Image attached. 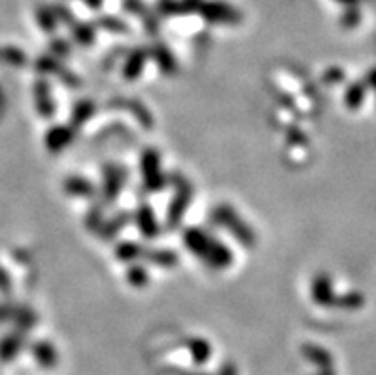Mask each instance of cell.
I'll return each instance as SVG.
<instances>
[{
	"label": "cell",
	"mask_w": 376,
	"mask_h": 375,
	"mask_svg": "<svg viewBox=\"0 0 376 375\" xmlns=\"http://www.w3.org/2000/svg\"><path fill=\"white\" fill-rule=\"evenodd\" d=\"M182 240H184L187 251L191 255L199 257L201 261H205L207 266L221 270V268H229L233 264L231 249L220 240H216L214 236L205 232L203 228H197V226L185 228L182 232Z\"/></svg>",
	"instance_id": "1"
},
{
	"label": "cell",
	"mask_w": 376,
	"mask_h": 375,
	"mask_svg": "<svg viewBox=\"0 0 376 375\" xmlns=\"http://www.w3.org/2000/svg\"><path fill=\"white\" fill-rule=\"evenodd\" d=\"M212 220H214L218 226H221V228H226L244 247L252 249L258 243V238H256L254 230L244 222L243 218L237 215V211L233 209L231 205H228V203L216 205L214 209H212Z\"/></svg>",
	"instance_id": "2"
},
{
	"label": "cell",
	"mask_w": 376,
	"mask_h": 375,
	"mask_svg": "<svg viewBox=\"0 0 376 375\" xmlns=\"http://www.w3.org/2000/svg\"><path fill=\"white\" fill-rule=\"evenodd\" d=\"M140 169L146 192H149V194H159V192H162V190L166 188L169 178L162 173L161 153H159L155 148H146V150L141 151Z\"/></svg>",
	"instance_id": "3"
},
{
	"label": "cell",
	"mask_w": 376,
	"mask_h": 375,
	"mask_svg": "<svg viewBox=\"0 0 376 375\" xmlns=\"http://www.w3.org/2000/svg\"><path fill=\"white\" fill-rule=\"evenodd\" d=\"M174 184H176V192H174V197L169 205V213H166V228L169 230H178L182 226L193 197V186L187 178L174 176Z\"/></svg>",
	"instance_id": "4"
},
{
	"label": "cell",
	"mask_w": 376,
	"mask_h": 375,
	"mask_svg": "<svg viewBox=\"0 0 376 375\" xmlns=\"http://www.w3.org/2000/svg\"><path fill=\"white\" fill-rule=\"evenodd\" d=\"M197 12L205 22L212 25H239L243 22V14L221 0H201Z\"/></svg>",
	"instance_id": "5"
},
{
	"label": "cell",
	"mask_w": 376,
	"mask_h": 375,
	"mask_svg": "<svg viewBox=\"0 0 376 375\" xmlns=\"http://www.w3.org/2000/svg\"><path fill=\"white\" fill-rule=\"evenodd\" d=\"M126 184V169L115 163H105L104 173H102V197L100 205L109 207L117 201V197L123 194V188Z\"/></svg>",
	"instance_id": "6"
},
{
	"label": "cell",
	"mask_w": 376,
	"mask_h": 375,
	"mask_svg": "<svg viewBox=\"0 0 376 375\" xmlns=\"http://www.w3.org/2000/svg\"><path fill=\"white\" fill-rule=\"evenodd\" d=\"M35 69L42 75H56L61 83L69 86V89H79L81 86V79L77 73H73L71 69H67L61 60H58L56 56H40L35 61Z\"/></svg>",
	"instance_id": "7"
},
{
	"label": "cell",
	"mask_w": 376,
	"mask_h": 375,
	"mask_svg": "<svg viewBox=\"0 0 376 375\" xmlns=\"http://www.w3.org/2000/svg\"><path fill=\"white\" fill-rule=\"evenodd\" d=\"M77 138V130L71 125H54L48 128L45 136V146L50 153H59L65 148H69Z\"/></svg>",
	"instance_id": "8"
},
{
	"label": "cell",
	"mask_w": 376,
	"mask_h": 375,
	"mask_svg": "<svg viewBox=\"0 0 376 375\" xmlns=\"http://www.w3.org/2000/svg\"><path fill=\"white\" fill-rule=\"evenodd\" d=\"M33 98H35V107H37L38 115L42 119H52L54 113H56V102L52 98L50 83L46 81L45 77L38 79L35 86H33Z\"/></svg>",
	"instance_id": "9"
},
{
	"label": "cell",
	"mask_w": 376,
	"mask_h": 375,
	"mask_svg": "<svg viewBox=\"0 0 376 375\" xmlns=\"http://www.w3.org/2000/svg\"><path fill=\"white\" fill-rule=\"evenodd\" d=\"M136 224H138V230L146 238V240H155L161 234V226H159V220H157V215L153 207L149 203H140V207L136 209Z\"/></svg>",
	"instance_id": "10"
},
{
	"label": "cell",
	"mask_w": 376,
	"mask_h": 375,
	"mask_svg": "<svg viewBox=\"0 0 376 375\" xmlns=\"http://www.w3.org/2000/svg\"><path fill=\"white\" fill-rule=\"evenodd\" d=\"M149 56L155 60L157 68L161 69V73H164V75H176L178 73L176 56L172 54V50L164 43H153L151 48H149Z\"/></svg>",
	"instance_id": "11"
},
{
	"label": "cell",
	"mask_w": 376,
	"mask_h": 375,
	"mask_svg": "<svg viewBox=\"0 0 376 375\" xmlns=\"http://www.w3.org/2000/svg\"><path fill=\"white\" fill-rule=\"evenodd\" d=\"M23 345H25V333L14 330L0 339V362L8 364V362L15 360V356L22 353Z\"/></svg>",
	"instance_id": "12"
},
{
	"label": "cell",
	"mask_w": 376,
	"mask_h": 375,
	"mask_svg": "<svg viewBox=\"0 0 376 375\" xmlns=\"http://www.w3.org/2000/svg\"><path fill=\"white\" fill-rule=\"evenodd\" d=\"M311 299L321 307H331L334 305V291H332V282L327 274H318L311 282Z\"/></svg>",
	"instance_id": "13"
},
{
	"label": "cell",
	"mask_w": 376,
	"mask_h": 375,
	"mask_svg": "<svg viewBox=\"0 0 376 375\" xmlns=\"http://www.w3.org/2000/svg\"><path fill=\"white\" fill-rule=\"evenodd\" d=\"M148 56L149 50H146V48H134L132 52L126 56L125 66H123V77L126 81H136L143 73Z\"/></svg>",
	"instance_id": "14"
},
{
	"label": "cell",
	"mask_w": 376,
	"mask_h": 375,
	"mask_svg": "<svg viewBox=\"0 0 376 375\" xmlns=\"http://www.w3.org/2000/svg\"><path fill=\"white\" fill-rule=\"evenodd\" d=\"M31 354H33V358L37 362L40 368H56V364H58L59 356L58 351H56V346L50 343V341H37V343H33L31 345Z\"/></svg>",
	"instance_id": "15"
},
{
	"label": "cell",
	"mask_w": 376,
	"mask_h": 375,
	"mask_svg": "<svg viewBox=\"0 0 376 375\" xmlns=\"http://www.w3.org/2000/svg\"><path fill=\"white\" fill-rule=\"evenodd\" d=\"M201 0H159L157 12L161 15H185L199 10Z\"/></svg>",
	"instance_id": "16"
},
{
	"label": "cell",
	"mask_w": 376,
	"mask_h": 375,
	"mask_svg": "<svg viewBox=\"0 0 376 375\" xmlns=\"http://www.w3.org/2000/svg\"><path fill=\"white\" fill-rule=\"evenodd\" d=\"M132 220V215L128 213V211H123V213H118L115 217H111L109 220H105L102 228L97 230V236H100V240L104 241H111L115 240L118 236V232H123L128 222Z\"/></svg>",
	"instance_id": "17"
},
{
	"label": "cell",
	"mask_w": 376,
	"mask_h": 375,
	"mask_svg": "<svg viewBox=\"0 0 376 375\" xmlns=\"http://www.w3.org/2000/svg\"><path fill=\"white\" fill-rule=\"evenodd\" d=\"M63 190L67 195H75V197H94L96 195V186L94 182L73 174V176H67L63 181Z\"/></svg>",
	"instance_id": "18"
},
{
	"label": "cell",
	"mask_w": 376,
	"mask_h": 375,
	"mask_svg": "<svg viewBox=\"0 0 376 375\" xmlns=\"http://www.w3.org/2000/svg\"><path fill=\"white\" fill-rule=\"evenodd\" d=\"M146 251H148V247H143L138 241H123L115 247V259L120 261V263L132 264L138 263V261H143Z\"/></svg>",
	"instance_id": "19"
},
{
	"label": "cell",
	"mask_w": 376,
	"mask_h": 375,
	"mask_svg": "<svg viewBox=\"0 0 376 375\" xmlns=\"http://www.w3.org/2000/svg\"><path fill=\"white\" fill-rule=\"evenodd\" d=\"M96 115V104L92 100H79L71 109V127L79 132L92 117Z\"/></svg>",
	"instance_id": "20"
},
{
	"label": "cell",
	"mask_w": 376,
	"mask_h": 375,
	"mask_svg": "<svg viewBox=\"0 0 376 375\" xmlns=\"http://www.w3.org/2000/svg\"><path fill=\"white\" fill-rule=\"evenodd\" d=\"M300 353L304 354V358L308 362H311L313 366H318L319 369H331L334 360L329 351H324L323 346L311 345V343H306V345L300 346Z\"/></svg>",
	"instance_id": "21"
},
{
	"label": "cell",
	"mask_w": 376,
	"mask_h": 375,
	"mask_svg": "<svg viewBox=\"0 0 376 375\" xmlns=\"http://www.w3.org/2000/svg\"><path fill=\"white\" fill-rule=\"evenodd\" d=\"M143 261L157 268H174L180 263V257L170 249H148Z\"/></svg>",
	"instance_id": "22"
},
{
	"label": "cell",
	"mask_w": 376,
	"mask_h": 375,
	"mask_svg": "<svg viewBox=\"0 0 376 375\" xmlns=\"http://www.w3.org/2000/svg\"><path fill=\"white\" fill-rule=\"evenodd\" d=\"M187 351L191 354V360L197 364V366H203V364H207L210 360V356H212V345L205 341V339L201 337H191L187 339Z\"/></svg>",
	"instance_id": "23"
},
{
	"label": "cell",
	"mask_w": 376,
	"mask_h": 375,
	"mask_svg": "<svg viewBox=\"0 0 376 375\" xmlns=\"http://www.w3.org/2000/svg\"><path fill=\"white\" fill-rule=\"evenodd\" d=\"M35 17H37V23L40 29L52 35L54 31L58 29V15H56V10L48 4H38L37 10H35Z\"/></svg>",
	"instance_id": "24"
},
{
	"label": "cell",
	"mask_w": 376,
	"mask_h": 375,
	"mask_svg": "<svg viewBox=\"0 0 376 375\" xmlns=\"http://www.w3.org/2000/svg\"><path fill=\"white\" fill-rule=\"evenodd\" d=\"M0 61L10 66V68L22 69L27 66L29 60H27V54L17 46H0Z\"/></svg>",
	"instance_id": "25"
},
{
	"label": "cell",
	"mask_w": 376,
	"mask_h": 375,
	"mask_svg": "<svg viewBox=\"0 0 376 375\" xmlns=\"http://www.w3.org/2000/svg\"><path fill=\"white\" fill-rule=\"evenodd\" d=\"M69 31H71V35L77 40V45L92 46L94 40H96V25L94 23L77 22Z\"/></svg>",
	"instance_id": "26"
},
{
	"label": "cell",
	"mask_w": 376,
	"mask_h": 375,
	"mask_svg": "<svg viewBox=\"0 0 376 375\" xmlns=\"http://www.w3.org/2000/svg\"><path fill=\"white\" fill-rule=\"evenodd\" d=\"M126 282L136 287V289H141L149 285V270L141 264H128V270H126Z\"/></svg>",
	"instance_id": "27"
},
{
	"label": "cell",
	"mask_w": 376,
	"mask_h": 375,
	"mask_svg": "<svg viewBox=\"0 0 376 375\" xmlns=\"http://www.w3.org/2000/svg\"><path fill=\"white\" fill-rule=\"evenodd\" d=\"M14 323H15V330L17 331H22V333H29V331L37 326V314H35L31 308L19 307L14 316Z\"/></svg>",
	"instance_id": "28"
},
{
	"label": "cell",
	"mask_w": 376,
	"mask_h": 375,
	"mask_svg": "<svg viewBox=\"0 0 376 375\" xmlns=\"http://www.w3.org/2000/svg\"><path fill=\"white\" fill-rule=\"evenodd\" d=\"M96 25L102 27V29L109 31V33H115V35H125V33H128L126 22L118 20L115 15H102V17H97Z\"/></svg>",
	"instance_id": "29"
},
{
	"label": "cell",
	"mask_w": 376,
	"mask_h": 375,
	"mask_svg": "<svg viewBox=\"0 0 376 375\" xmlns=\"http://www.w3.org/2000/svg\"><path fill=\"white\" fill-rule=\"evenodd\" d=\"M128 109H130V113H132L134 117L138 119V123H140L143 128H151L153 127V117H151V113L143 107V104L141 102H128Z\"/></svg>",
	"instance_id": "30"
},
{
	"label": "cell",
	"mask_w": 376,
	"mask_h": 375,
	"mask_svg": "<svg viewBox=\"0 0 376 375\" xmlns=\"http://www.w3.org/2000/svg\"><path fill=\"white\" fill-rule=\"evenodd\" d=\"M86 228H90V230H94V232H97L100 228H102V224H104V207L97 203V205H94L92 209L86 213Z\"/></svg>",
	"instance_id": "31"
},
{
	"label": "cell",
	"mask_w": 376,
	"mask_h": 375,
	"mask_svg": "<svg viewBox=\"0 0 376 375\" xmlns=\"http://www.w3.org/2000/svg\"><path fill=\"white\" fill-rule=\"evenodd\" d=\"M363 98H365V86L363 84H352L346 92V104L355 109V107L361 105Z\"/></svg>",
	"instance_id": "32"
},
{
	"label": "cell",
	"mask_w": 376,
	"mask_h": 375,
	"mask_svg": "<svg viewBox=\"0 0 376 375\" xmlns=\"http://www.w3.org/2000/svg\"><path fill=\"white\" fill-rule=\"evenodd\" d=\"M50 52L52 56H56L58 60H63V58H69L71 56V45L63 40V38H52L50 40Z\"/></svg>",
	"instance_id": "33"
},
{
	"label": "cell",
	"mask_w": 376,
	"mask_h": 375,
	"mask_svg": "<svg viewBox=\"0 0 376 375\" xmlns=\"http://www.w3.org/2000/svg\"><path fill=\"white\" fill-rule=\"evenodd\" d=\"M54 10H56V15H58V22L63 23L67 29H71L75 23L79 22V20L75 17L73 12H71V10H69L67 6H63V4H56V8H54Z\"/></svg>",
	"instance_id": "34"
},
{
	"label": "cell",
	"mask_w": 376,
	"mask_h": 375,
	"mask_svg": "<svg viewBox=\"0 0 376 375\" xmlns=\"http://www.w3.org/2000/svg\"><path fill=\"white\" fill-rule=\"evenodd\" d=\"M123 6H125L126 12H130V14L136 15H143L148 12V4H146L143 0H125Z\"/></svg>",
	"instance_id": "35"
},
{
	"label": "cell",
	"mask_w": 376,
	"mask_h": 375,
	"mask_svg": "<svg viewBox=\"0 0 376 375\" xmlns=\"http://www.w3.org/2000/svg\"><path fill=\"white\" fill-rule=\"evenodd\" d=\"M17 305L12 303H2L0 305V322H6V320H14L15 312H17Z\"/></svg>",
	"instance_id": "36"
},
{
	"label": "cell",
	"mask_w": 376,
	"mask_h": 375,
	"mask_svg": "<svg viewBox=\"0 0 376 375\" xmlns=\"http://www.w3.org/2000/svg\"><path fill=\"white\" fill-rule=\"evenodd\" d=\"M363 300L359 295H346V297H342V299H336L334 300V305H340V307H344V308H352V307H359L361 305Z\"/></svg>",
	"instance_id": "37"
},
{
	"label": "cell",
	"mask_w": 376,
	"mask_h": 375,
	"mask_svg": "<svg viewBox=\"0 0 376 375\" xmlns=\"http://www.w3.org/2000/svg\"><path fill=\"white\" fill-rule=\"evenodd\" d=\"M12 287H14V284H12V278H10V274L6 272V268L0 264V291L2 293H10L12 291Z\"/></svg>",
	"instance_id": "38"
},
{
	"label": "cell",
	"mask_w": 376,
	"mask_h": 375,
	"mask_svg": "<svg viewBox=\"0 0 376 375\" xmlns=\"http://www.w3.org/2000/svg\"><path fill=\"white\" fill-rule=\"evenodd\" d=\"M359 22V14H357V10L355 8H350L346 14L342 15V25L344 27H354Z\"/></svg>",
	"instance_id": "39"
},
{
	"label": "cell",
	"mask_w": 376,
	"mask_h": 375,
	"mask_svg": "<svg viewBox=\"0 0 376 375\" xmlns=\"http://www.w3.org/2000/svg\"><path fill=\"white\" fill-rule=\"evenodd\" d=\"M287 136H288V140H290L292 144H296V146H302V144H306V140H308L300 128H290V130L287 132Z\"/></svg>",
	"instance_id": "40"
},
{
	"label": "cell",
	"mask_w": 376,
	"mask_h": 375,
	"mask_svg": "<svg viewBox=\"0 0 376 375\" xmlns=\"http://www.w3.org/2000/svg\"><path fill=\"white\" fill-rule=\"evenodd\" d=\"M218 375H239L237 374V368L233 362H226V364H221L220 366V372H218Z\"/></svg>",
	"instance_id": "41"
},
{
	"label": "cell",
	"mask_w": 376,
	"mask_h": 375,
	"mask_svg": "<svg viewBox=\"0 0 376 375\" xmlns=\"http://www.w3.org/2000/svg\"><path fill=\"white\" fill-rule=\"evenodd\" d=\"M84 2H86V6L90 10H97V8H102V4H104V0H84Z\"/></svg>",
	"instance_id": "42"
},
{
	"label": "cell",
	"mask_w": 376,
	"mask_h": 375,
	"mask_svg": "<svg viewBox=\"0 0 376 375\" xmlns=\"http://www.w3.org/2000/svg\"><path fill=\"white\" fill-rule=\"evenodd\" d=\"M338 2H342V4H346V6H354V4H357L359 0H338Z\"/></svg>",
	"instance_id": "43"
},
{
	"label": "cell",
	"mask_w": 376,
	"mask_h": 375,
	"mask_svg": "<svg viewBox=\"0 0 376 375\" xmlns=\"http://www.w3.org/2000/svg\"><path fill=\"white\" fill-rule=\"evenodd\" d=\"M178 375H205V374H178Z\"/></svg>",
	"instance_id": "44"
}]
</instances>
